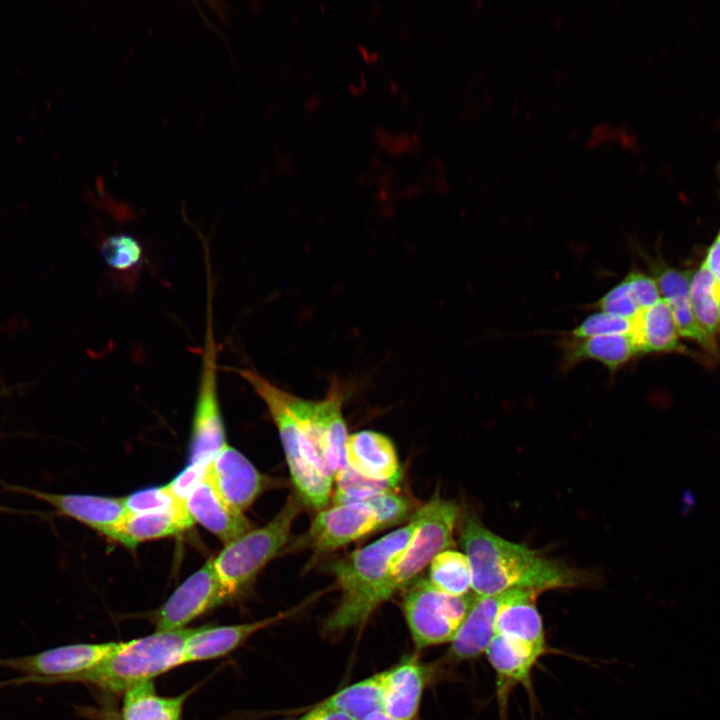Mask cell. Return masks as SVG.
Masks as SVG:
<instances>
[{"instance_id":"cell-50","label":"cell","mask_w":720,"mask_h":720,"mask_svg":"<svg viewBox=\"0 0 720 720\" xmlns=\"http://www.w3.org/2000/svg\"><path fill=\"white\" fill-rule=\"evenodd\" d=\"M720 232V231H719Z\"/></svg>"},{"instance_id":"cell-26","label":"cell","mask_w":720,"mask_h":720,"mask_svg":"<svg viewBox=\"0 0 720 720\" xmlns=\"http://www.w3.org/2000/svg\"><path fill=\"white\" fill-rule=\"evenodd\" d=\"M690 301L700 328L715 340L720 333V284L704 263L692 274Z\"/></svg>"},{"instance_id":"cell-48","label":"cell","mask_w":720,"mask_h":720,"mask_svg":"<svg viewBox=\"0 0 720 720\" xmlns=\"http://www.w3.org/2000/svg\"><path fill=\"white\" fill-rule=\"evenodd\" d=\"M14 511H15V510H13V509H11V508H9V507L0 505V512H14Z\"/></svg>"},{"instance_id":"cell-4","label":"cell","mask_w":720,"mask_h":720,"mask_svg":"<svg viewBox=\"0 0 720 720\" xmlns=\"http://www.w3.org/2000/svg\"><path fill=\"white\" fill-rule=\"evenodd\" d=\"M345 387L337 378L326 397L309 400L282 391L284 403L295 420L311 464L330 481L347 465L345 445L348 438L342 414Z\"/></svg>"},{"instance_id":"cell-6","label":"cell","mask_w":720,"mask_h":720,"mask_svg":"<svg viewBox=\"0 0 720 720\" xmlns=\"http://www.w3.org/2000/svg\"><path fill=\"white\" fill-rule=\"evenodd\" d=\"M246 381L266 405L278 430L297 496L303 505L315 510L326 508L333 482L322 476L309 461L295 420L287 409L283 389L250 368H227Z\"/></svg>"},{"instance_id":"cell-5","label":"cell","mask_w":720,"mask_h":720,"mask_svg":"<svg viewBox=\"0 0 720 720\" xmlns=\"http://www.w3.org/2000/svg\"><path fill=\"white\" fill-rule=\"evenodd\" d=\"M297 495L288 497L281 510L264 526L251 529L226 544L213 564L227 599L240 594L264 566L287 545L292 524L301 511Z\"/></svg>"},{"instance_id":"cell-31","label":"cell","mask_w":720,"mask_h":720,"mask_svg":"<svg viewBox=\"0 0 720 720\" xmlns=\"http://www.w3.org/2000/svg\"><path fill=\"white\" fill-rule=\"evenodd\" d=\"M123 501L129 515L160 512L185 504L168 485L135 491L124 497Z\"/></svg>"},{"instance_id":"cell-2","label":"cell","mask_w":720,"mask_h":720,"mask_svg":"<svg viewBox=\"0 0 720 720\" xmlns=\"http://www.w3.org/2000/svg\"><path fill=\"white\" fill-rule=\"evenodd\" d=\"M418 526L411 521L371 544L332 562L328 570L335 576L342 598L324 623L327 633H339L361 625L376 609L375 598L393 567L412 540Z\"/></svg>"},{"instance_id":"cell-14","label":"cell","mask_w":720,"mask_h":720,"mask_svg":"<svg viewBox=\"0 0 720 720\" xmlns=\"http://www.w3.org/2000/svg\"><path fill=\"white\" fill-rule=\"evenodd\" d=\"M9 487L49 504L57 514L72 518L112 540L129 515L123 498Z\"/></svg>"},{"instance_id":"cell-9","label":"cell","mask_w":720,"mask_h":720,"mask_svg":"<svg viewBox=\"0 0 720 720\" xmlns=\"http://www.w3.org/2000/svg\"><path fill=\"white\" fill-rule=\"evenodd\" d=\"M475 598L445 594L428 579L415 582L404 594L402 608L416 648L451 642Z\"/></svg>"},{"instance_id":"cell-36","label":"cell","mask_w":720,"mask_h":720,"mask_svg":"<svg viewBox=\"0 0 720 720\" xmlns=\"http://www.w3.org/2000/svg\"><path fill=\"white\" fill-rule=\"evenodd\" d=\"M208 465L188 463V465L170 482L168 487L174 495L185 503V500L203 479Z\"/></svg>"},{"instance_id":"cell-46","label":"cell","mask_w":720,"mask_h":720,"mask_svg":"<svg viewBox=\"0 0 720 720\" xmlns=\"http://www.w3.org/2000/svg\"><path fill=\"white\" fill-rule=\"evenodd\" d=\"M388 86L392 93H396L399 90V85L395 80H390Z\"/></svg>"},{"instance_id":"cell-35","label":"cell","mask_w":720,"mask_h":720,"mask_svg":"<svg viewBox=\"0 0 720 720\" xmlns=\"http://www.w3.org/2000/svg\"><path fill=\"white\" fill-rule=\"evenodd\" d=\"M632 297L641 310H644L661 299L655 279L636 268L631 269L624 277Z\"/></svg>"},{"instance_id":"cell-8","label":"cell","mask_w":720,"mask_h":720,"mask_svg":"<svg viewBox=\"0 0 720 720\" xmlns=\"http://www.w3.org/2000/svg\"><path fill=\"white\" fill-rule=\"evenodd\" d=\"M417 530L375 598L376 608L407 586L440 552L453 543L459 516L455 501L433 496L414 513Z\"/></svg>"},{"instance_id":"cell-15","label":"cell","mask_w":720,"mask_h":720,"mask_svg":"<svg viewBox=\"0 0 720 720\" xmlns=\"http://www.w3.org/2000/svg\"><path fill=\"white\" fill-rule=\"evenodd\" d=\"M433 670L416 656H406L382 672V711L399 720H414Z\"/></svg>"},{"instance_id":"cell-18","label":"cell","mask_w":720,"mask_h":720,"mask_svg":"<svg viewBox=\"0 0 720 720\" xmlns=\"http://www.w3.org/2000/svg\"><path fill=\"white\" fill-rule=\"evenodd\" d=\"M293 611L242 624L196 627L185 645L184 664L226 656L243 645L252 635L285 619Z\"/></svg>"},{"instance_id":"cell-40","label":"cell","mask_w":720,"mask_h":720,"mask_svg":"<svg viewBox=\"0 0 720 720\" xmlns=\"http://www.w3.org/2000/svg\"><path fill=\"white\" fill-rule=\"evenodd\" d=\"M393 136L394 135L388 129H386L384 127L377 126L374 129V137H375L376 141L378 142V144L381 147H383L385 149H387L388 146L390 145V143L393 139Z\"/></svg>"},{"instance_id":"cell-38","label":"cell","mask_w":720,"mask_h":720,"mask_svg":"<svg viewBox=\"0 0 720 720\" xmlns=\"http://www.w3.org/2000/svg\"><path fill=\"white\" fill-rule=\"evenodd\" d=\"M703 263L720 284V232L707 250Z\"/></svg>"},{"instance_id":"cell-25","label":"cell","mask_w":720,"mask_h":720,"mask_svg":"<svg viewBox=\"0 0 720 720\" xmlns=\"http://www.w3.org/2000/svg\"><path fill=\"white\" fill-rule=\"evenodd\" d=\"M190 693L159 696L152 681L141 683L123 694L120 720H181Z\"/></svg>"},{"instance_id":"cell-23","label":"cell","mask_w":720,"mask_h":720,"mask_svg":"<svg viewBox=\"0 0 720 720\" xmlns=\"http://www.w3.org/2000/svg\"><path fill=\"white\" fill-rule=\"evenodd\" d=\"M194 523L185 504L160 512L128 515L113 540L128 548H135L148 540L182 533Z\"/></svg>"},{"instance_id":"cell-29","label":"cell","mask_w":720,"mask_h":720,"mask_svg":"<svg viewBox=\"0 0 720 720\" xmlns=\"http://www.w3.org/2000/svg\"><path fill=\"white\" fill-rule=\"evenodd\" d=\"M334 481L336 482L334 505L364 502L381 492L396 489L389 483L368 479L348 465L339 470Z\"/></svg>"},{"instance_id":"cell-24","label":"cell","mask_w":720,"mask_h":720,"mask_svg":"<svg viewBox=\"0 0 720 720\" xmlns=\"http://www.w3.org/2000/svg\"><path fill=\"white\" fill-rule=\"evenodd\" d=\"M639 354L680 351L679 333L668 302L661 298L642 310L630 331Z\"/></svg>"},{"instance_id":"cell-33","label":"cell","mask_w":720,"mask_h":720,"mask_svg":"<svg viewBox=\"0 0 720 720\" xmlns=\"http://www.w3.org/2000/svg\"><path fill=\"white\" fill-rule=\"evenodd\" d=\"M589 308L630 320L642 311L632 297L624 278L590 304Z\"/></svg>"},{"instance_id":"cell-12","label":"cell","mask_w":720,"mask_h":720,"mask_svg":"<svg viewBox=\"0 0 720 720\" xmlns=\"http://www.w3.org/2000/svg\"><path fill=\"white\" fill-rule=\"evenodd\" d=\"M378 530L376 512L368 502L334 505L319 511L300 544L328 553Z\"/></svg>"},{"instance_id":"cell-41","label":"cell","mask_w":720,"mask_h":720,"mask_svg":"<svg viewBox=\"0 0 720 720\" xmlns=\"http://www.w3.org/2000/svg\"><path fill=\"white\" fill-rule=\"evenodd\" d=\"M359 76H360V80H361L359 85H355L354 83H351V82L348 84L349 90L355 95L362 93L367 87V78H366L364 71H360Z\"/></svg>"},{"instance_id":"cell-30","label":"cell","mask_w":720,"mask_h":720,"mask_svg":"<svg viewBox=\"0 0 720 720\" xmlns=\"http://www.w3.org/2000/svg\"><path fill=\"white\" fill-rule=\"evenodd\" d=\"M100 253L110 268L120 272L135 269L144 257L141 243L127 233L107 237L100 246Z\"/></svg>"},{"instance_id":"cell-37","label":"cell","mask_w":720,"mask_h":720,"mask_svg":"<svg viewBox=\"0 0 720 720\" xmlns=\"http://www.w3.org/2000/svg\"><path fill=\"white\" fill-rule=\"evenodd\" d=\"M299 720H356L345 712L333 709L322 704L306 713Z\"/></svg>"},{"instance_id":"cell-1","label":"cell","mask_w":720,"mask_h":720,"mask_svg":"<svg viewBox=\"0 0 720 720\" xmlns=\"http://www.w3.org/2000/svg\"><path fill=\"white\" fill-rule=\"evenodd\" d=\"M460 536L471 568V588L478 597L515 588L542 593L589 582V575L584 571L546 558L524 544L501 538L471 513L463 519Z\"/></svg>"},{"instance_id":"cell-28","label":"cell","mask_w":720,"mask_h":720,"mask_svg":"<svg viewBox=\"0 0 720 720\" xmlns=\"http://www.w3.org/2000/svg\"><path fill=\"white\" fill-rule=\"evenodd\" d=\"M428 581L437 590L448 595L468 594L472 575L467 556L449 549L438 553L430 563Z\"/></svg>"},{"instance_id":"cell-13","label":"cell","mask_w":720,"mask_h":720,"mask_svg":"<svg viewBox=\"0 0 720 720\" xmlns=\"http://www.w3.org/2000/svg\"><path fill=\"white\" fill-rule=\"evenodd\" d=\"M205 477L228 505L243 513L269 483L241 452L228 444L211 459Z\"/></svg>"},{"instance_id":"cell-10","label":"cell","mask_w":720,"mask_h":720,"mask_svg":"<svg viewBox=\"0 0 720 720\" xmlns=\"http://www.w3.org/2000/svg\"><path fill=\"white\" fill-rule=\"evenodd\" d=\"M117 644L110 641L58 646L31 655L0 658V668L24 674L7 682V685L78 682L82 675L109 656Z\"/></svg>"},{"instance_id":"cell-22","label":"cell","mask_w":720,"mask_h":720,"mask_svg":"<svg viewBox=\"0 0 720 720\" xmlns=\"http://www.w3.org/2000/svg\"><path fill=\"white\" fill-rule=\"evenodd\" d=\"M485 653L497 675V696L503 710L511 688L529 684L532 667L540 655L499 634L493 636Z\"/></svg>"},{"instance_id":"cell-45","label":"cell","mask_w":720,"mask_h":720,"mask_svg":"<svg viewBox=\"0 0 720 720\" xmlns=\"http://www.w3.org/2000/svg\"><path fill=\"white\" fill-rule=\"evenodd\" d=\"M105 720H120L119 714L116 713V711H106Z\"/></svg>"},{"instance_id":"cell-27","label":"cell","mask_w":720,"mask_h":720,"mask_svg":"<svg viewBox=\"0 0 720 720\" xmlns=\"http://www.w3.org/2000/svg\"><path fill=\"white\" fill-rule=\"evenodd\" d=\"M322 705L365 720L382 710V672L355 682L331 695Z\"/></svg>"},{"instance_id":"cell-16","label":"cell","mask_w":720,"mask_h":720,"mask_svg":"<svg viewBox=\"0 0 720 720\" xmlns=\"http://www.w3.org/2000/svg\"><path fill=\"white\" fill-rule=\"evenodd\" d=\"M345 456L347 465L368 479L397 487L402 478L395 447L381 433L364 430L348 435Z\"/></svg>"},{"instance_id":"cell-20","label":"cell","mask_w":720,"mask_h":720,"mask_svg":"<svg viewBox=\"0 0 720 720\" xmlns=\"http://www.w3.org/2000/svg\"><path fill=\"white\" fill-rule=\"evenodd\" d=\"M185 507L194 522L200 523L224 545L252 529L244 513L228 505L205 475L185 500Z\"/></svg>"},{"instance_id":"cell-7","label":"cell","mask_w":720,"mask_h":720,"mask_svg":"<svg viewBox=\"0 0 720 720\" xmlns=\"http://www.w3.org/2000/svg\"><path fill=\"white\" fill-rule=\"evenodd\" d=\"M206 267V319L201 369L192 419L189 463L208 465L227 443L218 395V345L213 324V278L210 259Z\"/></svg>"},{"instance_id":"cell-11","label":"cell","mask_w":720,"mask_h":720,"mask_svg":"<svg viewBox=\"0 0 720 720\" xmlns=\"http://www.w3.org/2000/svg\"><path fill=\"white\" fill-rule=\"evenodd\" d=\"M227 600L213 558L190 575L154 613L156 631H176Z\"/></svg>"},{"instance_id":"cell-21","label":"cell","mask_w":720,"mask_h":720,"mask_svg":"<svg viewBox=\"0 0 720 720\" xmlns=\"http://www.w3.org/2000/svg\"><path fill=\"white\" fill-rule=\"evenodd\" d=\"M511 590L493 596H476L468 614L451 640L448 652L451 659L467 660L485 652L495 635L497 614L502 604L509 598Z\"/></svg>"},{"instance_id":"cell-44","label":"cell","mask_w":720,"mask_h":720,"mask_svg":"<svg viewBox=\"0 0 720 720\" xmlns=\"http://www.w3.org/2000/svg\"><path fill=\"white\" fill-rule=\"evenodd\" d=\"M365 720H399L393 717H390L389 715L385 714L382 710L377 711L370 716H368Z\"/></svg>"},{"instance_id":"cell-43","label":"cell","mask_w":720,"mask_h":720,"mask_svg":"<svg viewBox=\"0 0 720 720\" xmlns=\"http://www.w3.org/2000/svg\"><path fill=\"white\" fill-rule=\"evenodd\" d=\"M321 105V98L319 95H310L304 102V108L307 112L318 108Z\"/></svg>"},{"instance_id":"cell-47","label":"cell","mask_w":720,"mask_h":720,"mask_svg":"<svg viewBox=\"0 0 720 720\" xmlns=\"http://www.w3.org/2000/svg\"><path fill=\"white\" fill-rule=\"evenodd\" d=\"M401 101H402V103L407 104L409 102V95H407V93L404 92L402 94Z\"/></svg>"},{"instance_id":"cell-42","label":"cell","mask_w":720,"mask_h":720,"mask_svg":"<svg viewBox=\"0 0 720 720\" xmlns=\"http://www.w3.org/2000/svg\"><path fill=\"white\" fill-rule=\"evenodd\" d=\"M357 48L365 61L375 62L378 59V52L376 50L368 51V48L361 43L357 45Z\"/></svg>"},{"instance_id":"cell-3","label":"cell","mask_w":720,"mask_h":720,"mask_svg":"<svg viewBox=\"0 0 720 720\" xmlns=\"http://www.w3.org/2000/svg\"><path fill=\"white\" fill-rule=\"evenodd\" d=\"M194 629L155 631L141 638L120 641L109 656L78 682L112 694H124L136 685L184 665L185 645Z\"/></svg>"},{"instance_id":"cell-32","label":"cell","mask_w":720,"mask_h":720,"mask_svg":"<svg viewBox=\"0 0 720 720\" xmlns=\"http://www.w3.org/2000/svg\"><path fill=\"white\" fill-rule=\"evenodd\" d=\"M632 321L602 311H595L586 316L572 330L566 332L565 335L573 338H586L630 333Z\"/></svg>"},{"instance_id":"cell-19","label":"cell","mask_w":720,"mask_h":720,"mask_svg":"<svg viewBox=\"0 0 720 720\" xmlns=\"http://www.w3.org/2000/svg\"><path fill=\"white\" fill-rule=\"evenodd\" d=\"M560 369L567 372L584 361L602 364L611 375L639 355L630 333L610 334L586 338L563 335Z\"/></svg>"},{"instance_id":"cell-17","label":"cell","mask_w":720,"mask_h":720,"mask_svg":"<svg viewBox=\"0 0 720 720\" xmlns=\"http://www.w3.org/2000/svg\"><path fill=\"white\" fill-rule=\"evenodd\" d=\"M539 594L529 589H512L497 614L495 634L541 656L546 642L542 618L535 605Z\"/></svg>"},{"instance_id":"cell-34","label":"cell","mask_w":720,"mask_h":720,"mask_svg":"<svg viewBox=\"0 0 720 720\" xmlns=\"http://www.w3.org/2000/svg\"><path fill=\"white\" fill-rule=\"evenodd\" d=\"M375 510L379 529L391 527L405 519L410 511L409 501L395 490L381 492L367 501Z\"/></svg>"},{"instance_id":"cell-51","label":"cell","mask_w":720,"mask_h":720,"mask_svg":"<svg viewBox=\"0 0 720 720\" xmlns=\"http://www.w3.org/2000/svg\"><path fill=\"white\" fill-rule=\"evenodd\" d=\"M288 720V719H287Z\"/></svg>"},{"instance_id":"cell-49","label":"cell","mask_w":720,"mask_h":720,"mask_svg":"<svg viewBox=\"0 0 720 720\" xmlns=\"http://www.w3.org/2000/svg\"><path fill=\"white\" fill-rule=\"evenodd\" d=\"M319 7H321V11H324V4L322 2L319 4Z\"/></svg>"},{"instance_id":"cell-39","label":"cell","mask_w":720,"mask_h":720,"mask_svg":"<svg viewBox=\"0 0 720 720\" xmlns=\"http://www.w3.org/2000/svg\"><path fill=\"white\" fill-rule=\"evenodd\" d=\"M411 137L405 133H399L393 136V139L386 149L390 154H400L411 148Z\"/></svg>"}]
</instances>
